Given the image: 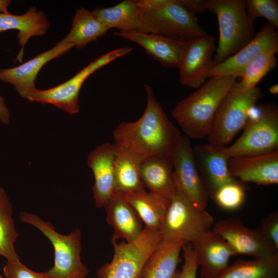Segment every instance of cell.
Segmentation results:
<instances>
[{"mask_svg": "<svg viewBox=\"0 0 278 278\" xmlns=\"http://www.w3.org/2000/svg\"><path fill=\"white\" fill-rule=\"evenodd\" d=\"M247 15L253 23L259 18L266 19L268 23L278 27V1L277 0H246Z\"/></svg>", "mask_w": 278, "mask_h": 278, "instance_id": "d6a6232c", "label": "cell"}, {"mask_svg": "<svg viewBox=\"0 0 278 278\" xmlns=\"http://www.w3.org/2000/svg\"><path fill=\"white\" fill-rule=\"evenodd\" d=\"M260 113L249 119L240 137L224 147L229 158L265 154L278 150V109L273 103L259 106Z\"/></svg>", "mask_w": 278, "mask_h": 278, "instance_id": "30bf717a", "label": "cell"}, {"mask_svg": "<svg viewBox=\"0 0 278 278\" xmlns=\"http://www.w3.org/2000/svg\"><path fill=\"white\" fill-rule=\"evenodd\" d=\"M212 230L221 236L236 255L260 258L278 255V249L267 239L259 228L245 225L237 217L217 221Z\"/></svg>", "mask_w": 278, "mask_h": 278, "instance_id": "7c38bea8", "label": "cell"}, {"mask_svg": "<svg viewBox=\"0 0 278 278\" xmlns=\"http://www.w3.org/2000/svg\"><path fill=\"white\" fill-rule=\"evenodd\" d=\"M266 52L275 54L278 52V32L274 27L267 22L238 51L215 65L211 77L222 76L239 77L245 66L251 60Z\"/></svg>", "mask_w": 278, "mask_h": 278, "instance_id": "9a60e30c", "label": "cell"}, {"mask_svg": "<svg viewBox=\"0 0 278 278\" xmlns=\"http://www.w3.org/2000/svg\"><path fill=\"white\" fill-rule=\"evenodd\" d=\"M103 207L107 221L114 229L112 241L123 239L131 242L140 236L143 230L142 221L125 195L114 193Z\"/></svg>", "mask_w": 278, "mask_h": 278, "instance_id": "ffe728a7", "label": "cell"}, {"mask_svg": "<svg viewBox=\"0 0 278 278\" xmlns=\"http://www.w3.org/2000/svg\"><path fill=\"white\" fill-rule=\"evenodd\" d=\"M262 96L260 88H246L239 82L232 86L221 103L207 136L208 143L225 147L248 121V112Z\"/></svg>", "mask_w": 278, "mask_h": 278, "instance_id": "8992f818", "label": "cell"}, {"mask_svg": "<svg viewBox=\"0 0 278 278\" xmlns=\"http://www.w3.org/2000/svg\"><path fill=\"white\" fill-rule=\"evenodd\" d=\"M184 263L181 271L176 272L174 278H197L198 264L195 250L190 243L182 246Z\"/></svg>", "mask_w": 278, "mask_h": 278, "instance_id": "e575fe53", "label": "cell"}, {"mask_svg": "<svg viewBox=\"0 0 278 278\" xmlns=\"http://www.w3.org/2000/svg\"><path fill=\"white\" fill-rule=\"evenodd\" d=\"M144 87L147 94L144 112L137 120L122 121L117 125L113 133L114 144L143 159L171 158L182 135L167 117L151 86L145 84Z\"/></svg>", "mask_w": 278, "mask_h": 278, "instance_id": "6da1fadb", "label": "cell"}, {"mask_svg": "<svg viewBox=\"0 0 278 278\" xmlns=\"http://www.w3.org/2000/svg\"><path fill=\"white\" fill-rule=\"evenodd\" d=\"M184 241H161L146 261L141 278H174Z\"/></svg>", "mask_w": 278, "mask_h": 278, "instance_id": "484cf974", "label": "cell"}, {"mask_svg": "<svg viewBox=\"0 0 278 278\" xmlns=\"http://www.w3.org/2000/svg\"><path fill=\"white\" fill-rule=\"evenodd\" d=\"M108 31L92 11L82 7L76 10L70 31L63 39L80 49L97 40Z\"/></svg>", "mask_w": 278, "mask_h": 278, "instance_id": "4316f807", "label": "cell"}, {"mask_svg": "<svg viewBox=\"0 0 278 278\" xmlns=\"http://www.w3.org/2000/svg\"><path fill=\"white\" fill-rule=\"evenodd\" d=\"M228 164L230 173L235 179L262 185L278 183V150L230 158Z\"/></svg>", "mask_w": 278, "mask_h": 278, "instance_id": "e0dca14e", "label": "cell"}, {"mask_svg": "<svg viewBox=\"0 0 278 278\" xmlns=\"http://www.w3.org/2000/svg\"><path fill=\"white\" fill-rule=\"evenodd\" d=\"M49 27V22L44 12L35 7L21 15L0 12V33L13 29L18 31L16 37L21 49L16 59L19 62H22L24 48L29 40L44 36Z\"/></svg>", "mask_w": 278, "mask_h": 278, "instance_id": "44dd1931", "label": "cell"}, {"mask_svg": "<svg viewBox=\"0 0 278 278\" xmlns=\"http://www.w3.org/2000/svg\"><path fill=\"white\" fill-rule=\"evenodd\" d=\"M126 201L134 209L145 228L160 231L169 201L145 189L125 195Z\"/></svg>", "mask_w": 278, "mask_h": 278, "instance_id": "d4e9b609", "label": "cell"}, {"mask_svg": "<svg viewBox=\"0 0 278 278\" xmlns=\"http://www.w3.org/2000/svg\"><path fill=\"white\" fill-rule=\"evenodd\" d=\"M0 278H6L4 277L1 273H0Z\"/></svg>", "mask_w": 278, "mask_h": 278, "instance_id": "60d3db41", "label": "cell"}, {"mask_svg": "<svg viewBox=\"0 0 278 278\" xmlns=\"http://www.w3.org/2000/svg\"><path fill=\"white\" fill-rule=\"evenodd\" d=\"M114 144L104 143L88 155L87 164L94 178L92 190L95 206L103 207L114 194Z\"/></svg>", "mask_w": 278, "mask_h": 278, "instance_id": "d6986e66", "label": "cell"}, {"mask_svg": "<svg viewBox=\"0 0 278 278\" xmlns=\"http://www.w3.org/2000/svg\"><path fill=\"white\" fill-rule=\"evenodd\" d=\"M267 239L278 249V213L268 214L261 221L259 227Z\"/></svg>", "mask_w": 278, "mask_h": 278, "instance_id": "d590c367", "label": "cell"}, {"mask_svg": "<svg viewBox=\"0 0 278 278\" xmlns=\"http://www.w3.org/2000/svg\"><path fill=\"white\" fill-rule=\"evenodd\" d=\"M140 177L145 188L170 200L176 191L171 158L151 157L142 161Z\"/></svg>", "mask_w": 278, "mask_h": 278, "instance_id": "7402d4cb", "label": "cell"}, {"mask_svg": "<svg viewBox=\"0 0 278 278\" xmlns=\"http://www.w3.org/2000/svg\"><path fill=\"white\" fill-rule=\"evenodd\" d=\"M236 78L232 76L211 77L177 103L172 115L186 136L199 139L208 135L216 113Z\"/></svg>", "mask_w": 278, "mask_h": 278, "instance_id": "7a4b0ae2", "label": "cell"}, {"mask_svg": "<svg viewBox=\"0 0 278 278\" xmlns=\"http://www.w3.org/2000/svg\"><path fill=\"white\" fill-rule=\"evenodd\" d=\"M74 47L73 44L63 39L51 48L17 66L0 68V81L12 85L18 94L22 98L26 99L36 89V78L43 66Z\"/></svg>", "mask_w": 278, "mask_h": 278, "instance_id": "5bb4252c", "label": "cell"}, {"mask_svg": "<svg viewBox=\"0 0 278 278\" xmlns=\"http://www.w3.org/2000/svg\"><path fill=\"white\" fill-rule=\"evenodd\" d=\"M114 193L126 195L145 189L140 173L142 157L114 143Z\"/></svg>", "mask_w": 278, "mask_h": 278, "instance_id": "cb8c5ba5", "label": "cell"}, {"mask_svg": "<svg viewBox=\"0 0 278 278\" xmlns=\"http://www.w3.org/2000/svg\"><path fill=\"white\" fill-rule=\"evenodd\" d=\"M20 220L38 229L52 244L54 264L47 271L51 278L86 277L89 270L81 258V232L76 229L64 235L58 232L53 224L37 215L22 211Z\"/></svg>", "mask_w": 278, "mask_h": 278, "instance_id": "5b68a950", "label": "cell"}, {"mask_svg": "<svg viewBox=\"0 0 278 278\" xmlns=\"http://www.w3.org/2000/svg\"><path fill=\"white\" fill-rule=\"evenodd\" d=\"M195 250L200 278H216L237 255L228 244L212 229L191 244Z\"/></svg>", "mask_w": 278, "mask_h": 278, "instance_id": "ac0fdd59", "label": "cell"}, {"mask_svg": "<svg viewBox=\"0 0 278 278\" xmlns=\"http://www.w3.org/2000/svg\"><path fill=\"white\" fill-rule=\"evenodd\" d=\"M6 278H51L47 271L38 272L24 265L19 260L7 261L3 267Z\"/></svg>", "mask_w": 278, "mask_h": 278, "instance_id": "836d02e7", "label": "cell"}, {"mask_svg": "<svg viewBox=\"0 0 278 278\" xmlns=\"http://www.w3.org/2000/svg\"><path fill=\"white\" fill-rule=\"evenodd\" d=\"M213 194L218 206L227 211L238 209L245 198V188L236 180L222 185Z\"/></svg>", "mask_w": 278, "mask_h": 278, "instance_id": "1f68e13d", "label": "cell"}, {"mask_svg": "<svg viewBox=\"0 0 278 278\" xmlns=\"http://www.w3.org/2000/svg\"><path fill=\"white\" fill-rule=\"evenodd\" d=\"M135 31L189 41L207 33L180 0H138Z\"/></svg>", "mask_w": 278, "mask_h": 278, "instance_id": "3957f363", "label": "cell"}, {"mask_svg": "<svg viewBox=\"0 0 278 278\" xmlns=\"http://www.w3.org/2000/svg\"><path fill=\"white\" fill-rule=\"evenodd\" d=\"M275 53L266 52L260 54L251 60L244 68L239 82L243 86L252 88L276 65Z\"/></svg>", "mask_w": 278, "mask_h": 278, "instance_id": "4dcf8cb0", "label": "cell"}, {"mask_svg": "<svg viewBox=\"0 0 278 278\" xmlns=\"http://www.w3.org/2000/svg\"><path fill=\"white\" fill-rule=\"evenodd\" d=\"M213 216L176 189L160 230L162 241L193 243L212 229Z\"/></svg>", "mask_w": 278, "mask_h": 278, "instance_id": "52a82bcc", "label": "cell"}, {"mask_svg": "<svg viewBox=\"0 0 278 278\" xmlns=\"http://www.w3.org/2000/svg\"><path fill=\"white\" fill-rule=\"evenodd\" d=\"M162 241L160 231L146 228L131 242L112 241L114 253L111 261L97 272L98 278H141L144 265Z\"/></svg>", "mask_w": 278, "mask_h": 278, "instance_id": "ba28073f", "label": "cell"}, {"mask_svg": "<svg viewBox=\"0 0 278 278\" xmlns=\"http://www.w3.org/2000/svg\"><path fill=\"white\" fill-rule=\"evenodd\" d=\"M216 50L215 39L211 35L188 41L178 68L180 83L196 89L203 85L215 65L213 56Z\"/></svg>", "mask_w": 278, "mask_h": 278, "instance_id": "4fadbf2b", "label": "cell"}, {"mask_svg": "<svg viewBox=\"0 0 278 278\" xmlns=\"http://www.w3.org/2000/svg\"><path fill=\"white\" fill-rule=\"evenodd\" d=\"M224 147L208 143L198 145L194 150L213 193L222 185L236 180L230 173V158Z\"/></svg>", "mask_w": 278, "mask_h": 278, "instance_id": "603a6c76", "label": "cell"}, {"mask_svg": "<svg viewBox=\"0 0 278 278\" xmlns=\"http://www.w3.org/2000/svg\"><path fill=\"white\" fill-rule=\"evenodd\" d=\"M113 35L135 43L165 67L179 68L188 41L135 30L116 31Z\"/></svg>", "mask_w": 278, "mask_h": 278, "instance_id": "2e32d148", "label": "cell"}, {"mask_svg": "<svg viewBox=\"0 0 278 278\" xmlns=\"http://www.w3.org/2000/svg\"><path fill=\"white\" fill-rule=\"evenodd\" d=\"M75 278H86V277H75Z\"/></svg>", "mask_w": 278, "mask_h": 278, "instance_id": "b9f144b4", "label": "cell"}, {"mask_svg": "<svg viewBox=\"0 0 278 278\" xmlns=\"http://www.w3.org/2000/svg\"><path fill=\"white\" fill-rule=\"evenodd\" d=\"M10 3L11 1L9 0H0V12H8V8Z\"/></svg>", "mask_w": 278, "mask_h": 278, "instance_id": "f35d334b", "label": "cell"}, {"mask_svg": "<svg viewBox=\"0 0 278 278\" xmlns=\"http://www.w3.org/2000/svg\"><path fill=\"white\" fill-rule=\"evenodd\" d=\"M185 8L193 15L207 10V0H180Z\"/></svg>", "mask_w": 278, "mask_h": 278, "instance_id": "8d00e7d4", "label": "cell"}, {"mask_svg": "<svg viewBox=\"0 0 278 278\" xmlns=\"http://www.w3.org/2000/svg\"><path fill=\"white\" fill-rule=\"evenodd\" d=\"M269 92L272 94L278 93V85L277 84L272 85L269 89Z\"/></svg>", "mask_w": 278, "mask_h": 278, "instance_id": "ab89813d", "label": "cell"}, {"mask_svg": "<svg viewBox=\"0 0 278 278\" xmlns=\"http://www.w3.org/2000/svg\"><path fill=\"white\" fill-rule=\"evenodd\" d=\"M11 115L4 98L0 95V122L4 125L9 124Z\"/></svg>", "mask_w": 278, "mask_h": 278, "instance_id": "74e56055", "label": "cell"}, {"mask_svg": "<svg viewBox=\"0 0 278 278\" xmlns=\"http://www.w3.org/2000/svg\"><path fill=\"white\" fill-rule=\"evenodd\" d=\"M109 30L118 31L136 30L138 19L137 1L125 0L109 7H98L92 11Z\"/></svg>", "mask_w": 278, "mask_h": 278, "instance_id": "83f0119b", "label": "cell"}, {"mask_svg": "<svg viewBox=\"0 0 278 278\" xmlns=\"http://www.w3.org/2000/svg\"><path fill=\"white\" fill-rule=\"evenodd\" d=\"M12 215V204L5 189L0 187V255L7 261L20 260L15 248L19 234Z\"/></svg>", "mask_w": 278, "mask_h": 278, "instance_id": "f546056e", "label": "cell"}, {"mask_svg": "<svg viewBox=\"0 0 278 278\" xmlns=\"http://www.w3.org/2000/svg\"><path fill=\"white\" fill-rule=\"evenodd\" d=\"M132 50L128 47H120L104 54L91 62L73 77L54 87L35 89L26 98L30 102L50 104L72 115L80 110L79 93L86 79L96 71Z\"/></svg>", "mask_w": 278, "mask_h": 278, "instance_id": "9c48e42d", "label": "cell"}, {"mask_svg": "<svg viewBox=\"0 0 278 278\" xmlns=\"http://www.w3.org/2000/svg\"><path fill=\"white\" fill-rule=\"evenodd\" d=\"M207 9L215 14L218 20L219 42L213 58L217 65L253 39L254 23L247 15L245 0H207Z\"/></svg>", "mask_w": 278, "mask_h": 278, "instance_id": "277c9868", "label": "cell"}, {"mask_svg": "<svg viewBox=\"0 0 278 278\" xmlns=\"http://www.w3.org/2000/svg\"><path fill=\"white\" fill-rule=\"evenodd\" d=\"M216 278H278V255L237 260Z\"/></svg>", "mask_w": 278, "mask_h": 278, "instance_id": "f1b7e54d", "label": "cell"}, {"mask_svg": "<svg viewBox=\"0 0 278 278\" xmlns=\"http://www.w3.org/2000/svg\"><path fill=\"white\" fill-rule=\"evenodd\" d=\"M173 180L176 188L196 206L206 210L208 196L198 171L189 138L182 135L172 153Z\"/></svg>", "mask_w": 278, "mask_h": 278, "instance_id": "8fae6325", "label": "cell"}]
</instances>
